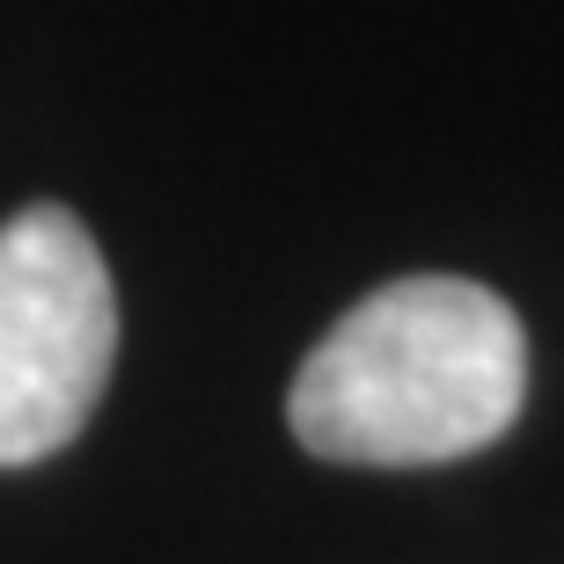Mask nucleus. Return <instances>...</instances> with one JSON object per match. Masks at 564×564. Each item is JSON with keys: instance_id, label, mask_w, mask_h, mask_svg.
Masks as SVG:
<instances>
[{"instance_id": "f257e3e1", "label": "nucleus", "mask_w": 564, "mask_h": 564, "mask_svg": "<svg viewBox=\"0 0 564 564\" xmlns=\"http://www.w3.org/2000/svg\"><path fill=\"white\" fill-rule=\"evenodd\" d=\"M528 403V330L455 272L389 279L337 315L286 397L293 440L352 469H433L484 455Z\"/></svg>"}, {"instance_id": "f03ea898", "label": "nucleus", "mask_w": 564, "mask_h": 564, "mask_svg": "<svg viewBox=\"0 0 564 564\" xmlns=\"http://www.w3.org/2000/svg\"><path fill=\"white\" fill-rule=\"evenodd\" d=\"M118 367V293L82 213L22 206L0 220V469L59 455Z\"/></svg>"}]
</instances>
